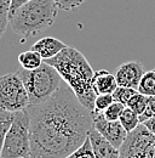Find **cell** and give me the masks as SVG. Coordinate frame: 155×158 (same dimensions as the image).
I'll return each instance as SVG.
<instances>
[{
  "mask_svg": "<svg viewBox=\"0 0 155 158\" xmlns=\"http://www.w3.org/2000/svg\"><path fill=\"white\" fill-rule=\"evenodd\" d=\"M30 152L26 158H64L89 138L92 111L86 108L66 84L46 101L28 106Z\"/></svg>",
  "mask_w": 155,
  "mask_h": 158,
  "instance_id": "1",
  "label": "cell"
},
{
  "mask_svg": "<svg viewBox=\"0 0 155 158\" xmlns=\"http://www.w3.org/2000/svg\"><path fill=\"white\" fill-rule=\"evenodd\" d=\"M44 61L55 67L63 81L74 91L79 101L86 108L93 111L97 96L92 88L95 71L86 57L75 48L66 46L55 57Z\"/></svg>",
  "mask_w": 155,
  "mask_h": 158,
  "instance_id": "2",
  "label": "cell"
},
{
  "mask_svg": "<svg viewBox=\"0 0 155 158\" xmlns=\"http://www.w3.org/2000/svg\"><path fill=\"white\" fill-rule=\"evenodd\" d=\"M58 7L54 0H29L10 16L11 29L23 39L49 29L56 21Z\"/></svg>",
  "mask_w": 155,
  "mask_h": 158,
  "instance_id": "3",
  "label": "cell"
},
{
  "mask_svg": "<svg viewBox=\"0 0 155 158\" xmlns=\"http://www.w3.org/2000/svg\"><path fill=\"white\" fill-rule=\"evenodd\" d=\"M16 73L26 86L30 105H38L46 101L63 83L57 69L45 61L35 69H24L21 67Z\"/></svg>",
  "mask_w": 155,
  "mask_h": 158,
  "instance_id": "4",
  "label": "cell"
},
{
  "mask_svg": "<svg viewBox=\"0 0 155 158\" xmlns=\"http://www.w3.org/2000/svg\"><path fill=\"white\" fill-rule=\"evenodd\" d=\"M30 152V118L28 107L15 112L14 122L5 136L1 158H26Z\"/></svg>",
  "mask_w": 155,
  "mask_h": 158,
  "instance_id": "5",
  "label": "cell"
},
{
  "mask_svg": "<svg viewBox=\"0 0 155 158\" xmlns=\"http://www.w3.org/2000/svg\"><path fill=\"white\" fill-rule=\"evenodd\" d=\"M29 105L26 86L16 72L0 77V108L17 112L27 108Z\"/></svg>",
  "mask_w": 155,
  "mask_h": 158,
  "instance_id": "6",
  "label": "cell"
},
{
  "mask_svg": "<svg viewBox=\"0 0 155 158\" xmlns=\"http://www.w3.org/2000/svg\"><path fill=\"white\" fill-rule=\"evenodd\" d=\"M119 151L120 158H155V134L139 124L127 134Z\"/></svg>",
  "mask_w": 155,
  "mask_h": 158,
  "instance_id": "7",
  "label": "cell"
},
{
  "mask_svg": "<svg viewBox=\"0 0 155 158\" xmlns=\"http://www.w3.org/2000/svg\"><path fill=\"white\" fill-rule=\"evenodd\" d=\"M93 114V127L97 131L105 138L113 146L116 148H120L122 142L127 136V131L125 128L121 125L120 120H109L104 117L103 112H95L92 111Z\"/></svg>",
  "mask_w": 155,
  "mask_h": 158,
  "instance_id": "8",
  "label": "cell"
},
{
  "mask_svg": "<svg viewBox=\"0 0 155 158\" xmlns=\"http://www.w3.org/2000/svg\"><path fill=\"white\" fill-rule=\"evenodd\" d=\"M145 73L144 66L139 61H129L121 63L115 72V78L117 85L127 86L132 89H138L139 81Z\"/></svg>",
  "mask_w": 155,
  "mask_h": 158,
  "instance_id": "9",
  "label": "cell"
},
{
  "mask_svg": "<svg viewBox=\"0 0 155 158\" xmlns=\"http://www.w3.org/2000/svg\"><path fill=\"white\" fill-rule=\"evenodd\" d=\"M89 138L96 158H120L119 148H116L107 139L103 138L95 129V127L90 130Z\"/></svg>",
  "mask_w": 155,
  "mask_h": 158,
  "instance_id": "10",
  "label": "cell"
},
{
  "mask_svg": "<svg viewBox=\"0 0 155 158\" xmlns=\"http://www.w3.org/2000/svg\"><path fill=\"white\" fill-rule=\"evenodd\" d=\"M67 45L62 40L57 39V38L45 37V38L39 39L37 43H34L33 46H32V50L39 52L44 60H49L55 57Z\"/></svg>",
  "mask_w": 155,
  "mask_h": 158,
  "instance_id": "11",
  "label": "cell"
},
{
  "mask_svg": "<svg viewBox=\"0 0 155 158\" xmlns=\"http://www.w3.org/2000/svg\"><path fill=\"white\" fill-rule=\"evenodd\" d=\"M92 88L96 95L101 94H113L117 88V81L114 74L109 71L101 69L96 71L92 77Z\"/></svg>",
  "mask_w": 155,
  "mask_h": 158,
  "instance_id": "12",
  "label": "cell"
},
{
  "mask_svg": "<svg viewBox=\"0 0 155 158\" xmlns=\"http://www.w3.org/2000/svg\"><path fill=\"white\" fill-rule=\"evenodd\" d=\"M18 62L21 63V67L24 69H35L42 64L44 59L39 52L30 49L29 51H24L19 54Z\"/></svg>",
  "mask_w": 155,
  "mask_h": 158,
  "instance_id": "13",
  "label": "cell"
},
{
  "mask_svg": "<svg viewBox=\"0 0 155 158\" xmlns=\"http://www.w3.org/2000/svg\"><path fill=\"white\" fill-rule=\"evenodd\" d=\"M14 118H15V112H10L0 108V158H1L4 142H5V136L14 122Z\"/></svg>",
  "mask_w": 155,
  "mask_h": 158,
  "instance_id": "14",
  "label": "cell"
},
{
  "mask_svg": "<svg viewBox=\"0 0 155 158\" xmlns=\"http://www.w3.org/2000/svg\"><path fill=\"white\" fill-rule=\"evenodd\" d=\"M120 123H121V125L125 128V130L127 131V133H130V131H132V130H135L136 128L141 124L139 123V116L133 112L130 107H125V110L122 111V113H121V116H120Z\"/></svg>",
  "mask_w": 155,
  "mask_h": 158,
  "instance_id": "15",
  "label": "cell"
},
{
  "mask_svg": "<svg viewBox=\"0 0 155 158\" xmlns=\"http://www.w3.org/2000/svg\"><path fill=\"white\" fill-rule=\"evenodd\" d=\"M137 91L141 94H144L147 96L155 95V69L148 71L143 74Z\"/></svg>",
  "mask_w": 155,
  "mask_h": 158,
  "instance_id": "16",
  "label": "cell"
},
{
  "mask_svg": "<svg viewBox=\"0 0 155 158\" xmlns=\"http://www.w3.org/2000/svg\"><path fill=\"white\" fill-rule=\"evenodd\" d=\"M147 103H148V96L137 91L135 95H132V98L129 100L127 107H130L133 112H136L138 116H141L145 111Z\"/></svg>",
  "mask_w": 155,
  "mask_h": 158,
  "instance_id": "17",
  "label": "cell"
},
{
  "mask_svg": "<svg viewBox=\"0 0 155 158\" xmlns=\"http://www.w3.org/2000/svg\"><path fill=\"white\" fill-rule=\"evenodd\" d=\"M10 6L11 0H0V39L10 24Z\"/></svg>",
  "mask_w": 155,
  "mask_h": 158,
  "instance_id": "18",
  "label": "cell"
},
{
  "mask_svg": "<svg viewBox=\"0 0 155 158\" xmlns=\"http://www.w3.org/2000/svg\"><path fill=\"white\" fill-rule=\"evenodd\" d=\"M64 158H96L95 153H93V148H92L90 138L86 139L84 141V143L80 147H78L73 153H70L69 156Z\"/></svg>",
  "mask_w": 155,
  "mask_h": 158,
  "instance_id": "19",
  "label": "cell"
},
{
  "mask_svg": "<svg viewBox=\"0 0 155 158\" xmlns=\"http://www.w3.org/2000/svg\"><path fill=\"white\" fill-rule=\"evenodd\" d=\"M137 93L136 89H132V88H127V86H120L117 85L114 93H113V98H114V101L116 102H120L125 106H127V102L129 100L132 98V95H135Z\"/></svg>",
  "mask_w": 155,
  "mask_h": 158,
  "instance_id": "20",
  "label": "cell"
},
{
  "mask_svg": "<svg viewBox=\"0 0 155 158\" xmlns=\"http://www.w3.org/2000/svg\"><path fill=\"white\" fill-rule=\"evenodd\" d=\"M114 102L113 94H101L97 95L95 100V112H104L112 103Z\"/></svg>",
  "mask_w": 155,
  "mask_h": 158,
  "instance_id": "21",
  "label": "cell"
},
{
  "mask_svg": "<svg viewBox=\"0 0 155 158\" xmlns=\"http://www.w3.org/2000/svg\"><path fill=\"white\" fill-rule=\"evenodd\" d=\"M125 107H126L125 105L114 101V102L103 112V114H104L105 118L109 119V120H119L121 113H122V111L125 110Z\"/></svg>",
  "mask_w": 155,
  "mask_h": 158,
  "instance_id": "22",
  "label": "cell"
},
{
  "mask_svg": "<svg viewBox=\"0 0 155 158\" xmlns=\"http://www.w3.org/2000/svg\"><path fill=\"white\" fill-rule=\"evenodd\" d=\"M59 10L63 11H75L86 0H54Z\"/></svg>",
  "mask_w": 155,
  "mask_h": 158,
  "instance_id": "23",
  "label": "cell"
},
{
  "mask_svg": "<svg viewBox=\"0 0 155 158\" xmlns=\"http://www.w3.org/2000/svg\"><path fill=\"white\" fill-rule=\"evenodd\" d=\"M155 114V95L148 96V103H147V108L145 111L139 116V123H144L147 119L152 118Z\"/></svg>",
  "mask_w": 155,
  "mask_h": 158,
  "instance_id": "24",
  "label": "cell"
},
{
  "mask_svg": "<svg viewBox=\"0 0 155 158\" xmlns=\"http://www.w3.org/2000/svg\"><path fill=\"white\" fill-rule=\"evenodd\" d=\"M29 0H11V6H10V16L18 9L19 6H22L23 4H26Z\"/></svg>",
  "mask_w": 155,
  "mask_h": 158,
  "instance_id": "25",
  "label": "cell"
},
{
  "mask_svg": "<svg viewBox=\"0 0 155 158\" xmlns=\"http://www.w3.org/2000/svg\"><path fill=\"white\" fill-rule=\"evenodd\" d=\"M142 124H144L152 133H154L155 134V114L152 117V118H149V119H147L144 123H142Z\"/></svg>",
  "mask_w": 155,
  "mask_h": 158,
  "instance_id": "26",
  "label": "cell"
}]
</instances>
